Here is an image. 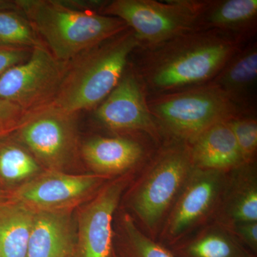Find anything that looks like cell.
Segmentation results:
<instances>
[{"mask_svg": "<svg viewBox=\"0 0 257 257\" xmlns=\"http://www.w3.org/2000/svg\"><path fill=\"white\" fill-rule=\"evenodd\" d=\"M131 29L69 61L54 105L77 114L97 107L117 85L128 57L140 48Z\"/></svg>", "mask_w": 257, "mask_h": 257, "instance_id": "cell-4", "label": "cell"}, {"mask_svg": "<svg viewBox=\"0 0 257 257\" xmlns=\"http://www.w3.org/2000/svg\"><path fill=\"white\" fill-rule=\"evenodd\" d=\"M111 257H118L116 256V254H115V253L114 252V251H112V254H111Z\"/></svg>", "mask_w": 257, "mask_h": 257, "instance_id": "cell-30", "label": "cell"}, {"mask_svg": "<svg viewBox=\"0 0 257 257\" xmlns=\"http://www.w3.org/2000/svg\"><path fill=\"white\" fill-rule=\"evenodd\" d=\"M80 153L92 173L111 179L137 171L153 154L146 142L126 136L89 139L80 147Z\"/></svg>", "mask_w": 257, "mask_h": 257, "instance_id": "cell-13", "label": "cell"}, {"mask_svg": "<svg viewBox=\"0 0 257 257\" xmlns=\"http://www.w3.org/2000/svg\"><path fill=\"white\" fill-rule=\"evenodd\" d=\"M214 220L228 228L240 223L257 221L256 161L243 163L228 172Z\"/></svg>", "mask_w": 257, "mask_h": 257, "instance_id": "cell-14", "label": "cell"}, {"mask_svg": "<svg viewBox=\"0 0 257 257\" xmlns=\"http://www.w3.org/2000/svg\"><path fill=\"white\" fill-rule=\"evenodd\" d=\"M118 257H175L170 248L144 233L126 211L120 214L117 225Z\"/></svg>", "mask_w": 257, "mask_h": 257, "instance_id": "cell-22", "label": "cell"}, {"mask_svg": "<svg viewBox=\"0 0 257 257\" xmlns=\"http://www.w3.org/2000/svg\"><path fill=\"white\" fill-rule=\"evenodd\" d=\"M227 121L213 125L189 145L195 168L229 172L244 163Z\"/></svg>", "mask_w": 257, "mask_h": 257, "instance_id": "cell-17", "label": "cell"}, {"mask_svg": "<svg viewBox=\"0 0 257 257\" xmlns=\"http://www.w3.org/2000/svg\"><path fill=\"white\" fill-rule=\"evenodd\" d=\"M109 179L94 173L74 175L45 170L9 194L13 202L35 212L73 211L90 200Z\"/></svg>", "mask_w": 257, "mask_h": 257, "instance_id": "cell-11", "label": "cell"}, {"mask_svg": "<svg viewBox=\"0 0 257 257\" xmlns=\"http://www.w3.org/2000/svg\"><path fill=\"white\" fill-rule=\"evenodd\" d=\"M257 0L207 1L200 18V30L230 34L243 42L256 31Z\"/></svg>", "mask_w": 257, "mask_h": 257, "instance_id": "cell-19", "label": "cell"}, {"mask_svg": "<svg viewBox=\"0 0 257 257\" xmlns=\"http://www.w3.org/2000/svg\"><path fill=\"white\" fill-rule=\"evenodd\" d=\"M5 10H20L15 1L0 0V11Z\"/></svg>", "mask_w": 257, "mask_h": 257, "instance_id": "cell-28", "label": "cell"}, {"mask_svg": "<svg viewBox=\"0 0 257 257\" xmlns=\"http://www.w3.org/2000/svg\"><path fill=\"white\" fill-rule=\"evenodd\" d=\"M229 229L243 246L256 256L257 221L240 223L233 225Z\"/></svg>", "mask_w": 257, "mask_h": 257, "instance_id": "cell-27", "label": "cell"}, {"mask_svg": "<svg viewBox=\"0 0 257 257\" xmlns=\"http://www.w3.org/2000/svg\"><path fill=\"white\" fill-rule=\"evenodd\" d=\"M237 142L244 163L256 161L257 120L251 112H241L227 121Z\"/></svg>", "mask_w": 257, "mask_h": 257, "instance_id": "cell-24", "label": "cell"}, {"mask_svg": "<svg viewBox=\"0 0 257 257\" xmlns=\"http://www.w3.org/2000/svg\"><path fill=\"white\" fill-rule=\"evenodd\" d=\"M135 172L109 179L90 200L79 207L73 257L111 256L114 214Z\"/></svg>", "mask_w": 257, "mask_h": 257, "instance_id": "cell-10", "label": "cell"}, {"mask_svg": "<svg viewBox=\"0 0 257 257\" xmlns=\"http://www.w3.org/2000/svg\"><path fill=\"white\" fill-rule=\"evenodd\" d=\"M243 43L219 30H196L140 47V64L134 70L147 97L175 92L210 82Z\"/></svg>", "mask_w": 257, "mask_h": 257, "instance_id": "cell-1", "label": "cell"}, {"mask_svg": "<svg viewBox=\"0 0 257 257\" xmlns=\"http://www.w3.org/2000/svg\"><path fill=\"white\" fill-rule=\"evenodd\" d=\"M256 79L257 45L255 42L236 52L211 82L243 112H251L254 111Z\"/></svg>", "mask_w": 257, "mask_h": 257, "instance_id": "cell-16", "label": "cell"}, {"mask_svg": "<svg viewBox=\"0 0 257 257\" xmlns=\"http://www.w3.org/2000/svg\"><path fill=\"white\" fill-rule=\"evenodd\" d=\"M0 45L29 49L45 46L20 10L0 11Z\"/></svg>", "mask_w": 257, "mask_h": 257, "instance_id": "cell-23", "label": "cell"}, {"mask_svg": "<svg viewBox=\"0 0 257 257\" xmlns=\"http://www.w3.org/2000/svg\"><path fill=\"white\" fill-rule=\"evenodd\" d=\"M42 42L57 60L76 57L128 28L122 20L72 8L57 0H15Z\"/></svg>", "mask_w": 257, "mask_h": 257, "instance_id": "cell-3", "label": "cell"}, {"mask_svg": "<svg viewBox=\"0 0 257 257\" xmlns=\"http://www.w3.org/2000/svg\"><path fill=\"white\" fill-rule=\"evenodd\" d=\"M25 114L26 112L16 104L0 100V139L14 134Z\"/></svg>", "mask_w": 257, "mask_h": 257, "instance_id": "cell-25", "label": "cell"}, {"mask_svg": "<svg viewBox=\"0 0 257 257\" xmlns=\"http://www.w3.org/2000/svg\"><path fill=\"white\" fill-rule=\"evenodd\" d=\"M206 2L114 0L106 3L101 14L124 21L136 35L140 47H151L200 30L201 14Z\"/></svg>", "mask_w": 257, "mask_h": 257, "instance_id": "cell-6", "label": "cell"}, {"mask_svg": "<svg viewBox=\"0 0 257 257\" xmlns=\"http://www.w3.org/2000/svg\"><path fill=\"white\" fill-rule=\"evenodd\" d=\"M68 63L57 60L45 46L32 49L28 60L0 76V100L13 103L26 113L52 104Z\"/></svg>", "mask_w": 257, "mask_h": 257, "instance_id": "cell-9", "label": "cell"}, {"mask_svg": "<svg viewBox=\"0 0 257 257\" xmlns=\"http://www.w3.org/2000/svg\"><path fill=\"white\" fill-rule=\"evenodd\" d=\"M35 214L13 200L0 207V257H27Z\"/></svg>", "mask_w": 257, "mask_h": 257, "instance_id": "cell-21", "label": "cell"}, {"mask_svg": "<svg viewBox=\"0 0 257 257\" xmlns=\"http://www.w3.org/2000/svg\"><path fill=\"white\" fill-rule=\"evenodd\" d=\"M32 50V49L0 45V76L11 67L28 60Z\"/></svg>", "mask_w": 257, "mask_h": 257, "instance_id": "cell-26", "label": "cell"}, {"mask_svg": "<svg viewBox=\"0 0 257 257\" xmlns=\"http://www.w3.org/2000/svg\"><path fill=\"white\" fill-rule=\"evenodd\" d=\"M194 168L190 145L168 140L152 154L138 178L130 184L126 192L128 213L152 239L157 241L166 218Z\"/></svg>", "mask_w": 257, "mask_h": 257, "instance_id": "cell-2", "label": "cell"}, {"mask_svg": "<svg viewBox=\"0 0 257 257\" xmlns=\"http://www.w3.org/2000/svg\"><path fill=\"white\" fill-rule=\"evenodd\" d=\"M77 114L49 104L27 112L12 135L45 170L70 173L81 158Z\"/></svg>", "mask_w": 257, "mask_h": 257, "instance_id": "cell-7", "label": "cell"}, {"mask_svg": "<svg viewBox=\"0 0 257 257\" xmlns=\"http://www.w3.org/2000/svg\"><path fill=\"white\" fill-rule=\"evenodd\" d=\"M44 170L28 149L13 135L0 139V190L10 194Z\"/></svg>", "mask_w": 257, "mask_h": 257, "instance_id": "cell-20", "label": "cell"}, {"mask_svg": "<svg viewBox=\"0 0 257 257\" xmlns=\"http://www.w3.org/2000/svg\"><path fill=\"white\" fill-rule=\"evenodd\" d=\"M227 173L194 168L166 218L157 241L170 248L214 220Z\"/></svg>", "mask_w": 257, "mask_h": 257, "instance_id": "cell-8", "label": "cell"}, {"mask_svg": "<svg viewBox=\"0 0 257 257\" xmlns=\"http://www.w3.org/2000/svg\"><path fill=\"white\" fill-rule=\"evenodd\" d=\"M11 201L12 199H10V194L8 193L0 190V207L8 204Z\"/></svg>", "mask_w": 257, "mask_h": 257, "instance_id": "cell-29", "label": "cell"}, {"mask_svg": "<svg viewBox=\"0 0 257 257\" xmlns=\"http://www.w3.org/2000/svg\"><path fill=\"white\" fill-rule=\"evenodd\" d=\"M95 116L114 133L141 135L155 145L164 143L149 109L146 92L134 69L126 68L117 85L96 107Z\"/></svg>", "mask_w": 257, "mask_h": 257, "instance_id": "cell-12", "label": "cell"}, {"mask_svg": "<svg viewBox=\"0 0 257 257\" xmlns=\"http://www.w3.org/2000/svg\"><path fill=\"white\" fill-rule=\"evenodd\" d=\"M147 104L164 140L189 145L213 125L243 112L211 82L148 96Z\"/></svg>", "mask_w": 257, "mask_h": 257, "instance_id": "cell-5", "label": "cell"}, {"mask_svg": "<svg viewBox=\"0 0 257 257\" xmlns=\"http://www.w3.org/2000/svg\"><path fill=\"white\" fill-rule=\"evenodd\" d=\"M169 248L175 257H256L227 226L215 220Z\"/></svg>", "mask_w": 257, "mask_h": 257, "instance_id": "cell-18", "label": "cell"}, {"mask_svg": "<svg viewBox=\"0 0 257 257\" xmlns=\"http://www.w3.org/2000/svg\"><path fill=\"white\" fill-rule=\"evenodd\" d=\"M75 241L72 211L35 212L27 257H73Z\"/></svg>", "mask_w": 257, "mask_h": 257, "instance_id": "cell-15", "label": "cell"}]
</instances>
